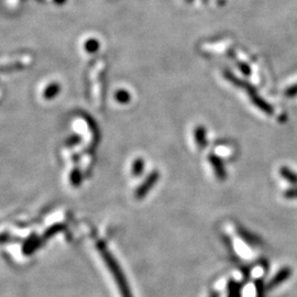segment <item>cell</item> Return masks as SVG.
<instances>
[{"label":"cell","instance_id":"cell-7","mask_svg":"<svg viewBox=\"0 0 297 297\" xmlns=\"http://www.w3.org/2000/svg\"><path fill=\"white\" fill-rule=\"evenodd\" d=\"M237 232L239 234V237H240L243 241L249 243L250 246L258 247L261 245V240L259 239V237L255 236V234H253V233H251L249 230L245 229L242 226H239V227H237Z\"/></svg>","mask_w":297,"mask_h":297},{"label":"cell","instance_id":"cell-6","mask_svg":"<svg viewBox=\"0 0 297 297\" xmlns=\"http://www.w3.org/2000/svg\"><path fill=\"white\" fill-rule=\"evenodd\" d=\"M158 179H159V174L157 172L151 173L148 179L145 180V182L142 184V186H140V187H139L138 192H137V197H138V198L144 197L145 195L148 194L149 190L153 187L154 184L157 183Z\"/></svg>","mask_w":297,"mask_h":297},{"label":"cell","instance_id":"cell-10","mask_svg":"<svg viewBox=\"0 0 297 297\" xmlns=\"http://www.w3.org/2000/svg\"><path fill=\"white\" fill-rule=\"evenodd\" d=\"M224 75H225V78H226V79H228V81H229L230 83H232L234 86L245 88L247 82L242 81V79H240V78H238V77L236 76V75H234L233 73L230 72V70L225 69V70H224Z\"/></svg>","mask_w":297,"mask_h":297},{"label":"cell","instance_id":"cell-14","mask_svg":"<svg viewBox=\"0 0 297 297\" xmlns=\"http://www.w3.org/2000/svg\"><path fill=\"white\" fill-rule=\"evenodd\" d=\"M284 197L287 199H297V187L287 189L284 193Z\"/></svg>","mask_w":297,"mask_h":297},{"label":"cell","instance_id":"cell-13","mask_svg":"<svg viewBox=\"0 0 297 297\" xmlns=\"http://www.w3.org/2000/svg\"><path fill=\"white\" fill-rule=\"evenodd\" d=\"M285 96L289 97V98H292V97H295L297 96V84H295V85H292L290 87H287L285 90Z\"/></svg>","mask_w":297,"mask_h":297},{"label":"cell","instance_id":"cell-9","mask_svg":"<svg viewBox=\"0 0 297 297\" xmlns=\"http://www.w3.org/2000/svg\"><path fill=\"white\" fill-rule=\"evenodd\" d=\"M280 175L285 181L289 182L290 184L297 185V174L294 171H292L291 168L286 167V166H282L280 168Z\"/></svg>","mask_w":297,"mask_h":297},{"label":"cell","instance_id":"cell-12","mask_svg":"<svg viewBox=\"0 0 297 297\" xmlns=\"http://www.w3.org/2000/svg\"><path fill=\"white\" fill-rule=\"evenodd\" d=\"M255 289H256V297H264L265 296V290L267 286L264 284V281L262 278L255 281Z\"/></svg>","mask_w":297,"mask_h":297},{"label":"cell","instance_id":"cell-2","mask_svg":"<svg viewBox=\"0 0 297 297\" xmlns=\"http://www.w3.org/2000/svg\"><path fill=\"white\" fill-rule=\"evenodd\" d=\"M245 90L247 91L248 94H249V97H250V99L252 101V104H253L255 107H258L261 110V112L269 114V116L273 114V113H274L273 107L268 103L267 100H264L262 97H261L258 94V91H256L254 86H252L251 84L247 83L246 86H245Z\"/></svg>","mask_w":297,"mask_h":297},{"label":"cell","instance_id":"cell-15","mask_svg":"<svg viewBox=\"0 0 297 297\" xmlns=\"http://www.w3.org/2000/svg\"><path fill=\"white\" fill-rule=\"evenodd\" d=\"M209 297H220V295H219L218 292H212Z\"/></svg>","mask_w":297,"mask_h":297},{"label":"cell","instance_id":"cell-5","mask_svg":"<svg viewBox=\"0 0 297 297\" xmlns=\"http://www.w3.org/2000/svg\"><path fill=\"white\" fill-rule=\"evenodd\" d=\"M194 139L196 142L198 149L203 151L207 148L208 140H207V130L204 126H197L194 129Z\"/></svg>","mask_w":297,"mask_h":297},{"label":"cell","instance_id":"cell-3","mask_svg":"<svg viewBox=\"0 0 297 297\" xmlns=\"http://www.w3.org/2000/svg\"><path fill=\"white\" fill-rule=\"evenodd\" d=\"M208 161H209L212 170L215 172V175L219 181H225L227 179V170L224 165L223 160H221L218 155L214 153L208 154Z\"/></svg>","mask_w":297,"mask_h":297},{"label":"cell","instance_id":"cell-11","mask_svg":"<svg viewBox=\"0 0 297 297\" xmlns=\"http://www.w3.org/2000/svg\"><path fill=\"white\" fill-rule=\"evenodd\" d=\"M234 63H236L237 68L240 69V72L245 75V76H250L251 75V68L245 62H241L239 60H234Z\"/></svg>","mask_w":297,"mask_h":297},{"label":"cell","instance_id":"cell-4","mask_svg":"<svg viewBox=\"0 0 297 297\" xmlns=\"http://www.w3.org/2000/svg\"><path fill=\"white\" fill-rule=\"evenodd\" d=\"M291 275H292V269L291 268H289V267L282 268L280 270V271H278L275 274V275H274L272 277V280L268 283L267 289L268 290L275 289L276 286L281 285L282 283H284V282H286L287 280H289V278L291 277Z\"/></svg>","mask_w":297,"mask_h":297},{"label":"cell","instance_id":"cell-1","mask_svg":"<svg viewBox=\"0 0 297 297\" xmlns=\"http://www.w3.org/2000/svg\"><path fill=\"white\" fill-rule=\"evenodd\" d=\"M98 249H99L101 256H103L106 265L109 268L110 272H112L113 276L114 278V281H116V283H117L121 296L122 297H132L130 286H129V284H128L127 277L125 276V273H123L120 265L118 264V262L114 260L113 254L110 253V251L103 245V243H100V245L98 243Z\"/></svg>","mask_w":297,"mask_h":297},{"label":"cell","instance_id":"cell-8","mask_svg":"<svg viewBox=\"0 0 297 297\" xmlns=\"http://www.w3.org/2000/svg\"><path fill=\"white\" fill-rule=\"evenodd\" d=\"M227 291L228 297H242V285L237 281L230 280L228 282Z\"/></svg>","mask_w":297,"mask_h":297},{"label":"cell","instance_id":"cell-16","mask_svg":"<svg viewBox=\"0 0 297 297\" xmlns=\"http://www.w3.org/2000/svg\"><path fill=\"white\" fill-rule=\"evenodd\" d=\"M185 1H186V2H192L193 0H185Z\"/></svg>","mask_w":297,"mask_h":297}]
</instances>
